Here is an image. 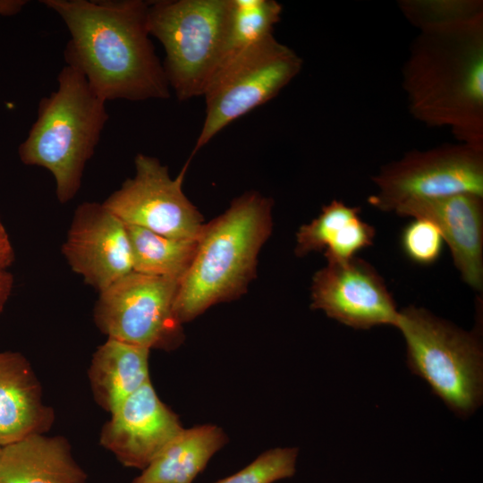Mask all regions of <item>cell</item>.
I'll use <instances>...</instances> for the list:
<instances>
[{"instance_id": "cell-26", "label": "cell", "mask_w": 483, "mask_h": 483, "mask_svg": "<svg viewBox=\"0 0 483 483\" xmlns=\"http://www.w3.org/2000/svg\"><path fill=\"white\" fill-rule=\"evenodd\" d=\"M13 286V275L6 269H0V313L11 295Z\"/></svg>"}, {"instance_id": "cell-12", "label": "cell", "mask_w": 483, "mask_h": 483, "mask_svg": "<svg viewBox=\"0 0 483 483\" xmlns=\"http://www.w3.org/2000/svg\"><path fill=\"white\" fill-rule=\"evenodd\" d=\"M62 252L72 269L98 292L133 271L126 225L103 203L78 206Z\"/></svg>"}, {"instance_id": "cell-17", "label": "cell", "mask_w": 483, "mask_h": 483, "mask_svg": "<svg viewBox=\"0 0 483 483\" xmlns=\"http://www.w3.org/2000/svg\"><path fill=\"white\" fill-rule=\"evenodd\" d=\"M360 208L334 199L322 207L318 217L296 233L295 254L324 250L327 261H344L373 244L375 228L360 216Z\"/></svg>"}, {"instance_id": "cell-5", "label": "cell", "mask_w": 483, "mask_h": 483, "mask_svg": "<svg viewBox=\"0 0 483 483\" xmlns=\"http://www.w3.org/2000/svg\"><path fill=\"white\" fill-rule=\"evenodd\" d=\"M411 373L457 416L465 419L480 406L483 396V351L479 335L442 319L424 308L399 311Z\"/></svg>"}, {"instance_id": "cell-6", "label": "cell", "mask_w": 483, "mask_h": 483, "mask_svg": "<svg viewBox=\"0 0 483 483\" xmlns=\"http://www.w3.org/2000/svg\"><path fill=\"white\" fill-rule=\"evenodd\" d=\"M229 0L149 1V35L163 45V64L176 97L202 96L224 55Z\"/></svg>"}, {"instance_id": "cell-20", "label": "cell", "mask_w": 483, "mask_h": 483, "mask_svg": "<svg viewBox=\"0 0 483 483\" xmlns=\"http://www.w3.org/2000/svg\"><path fill=\"white\" fill-rule=\"evenodd\" d=\"M133 271L181 280L193 259L198 240L164 236L148 229L125 225Z\"/></svg>"}, {"instance_id": "cell-13", "label": "cell", "mask_w": 483, "mask_h": 483, "mask_svg": "<svg viewBox=\"0 0 483 483\" xmlns=\"http://www.w3.org/2000/svg\"><path fill=\"white\" fill-rule=\"evenodd\" d=\"M110 414L100 433V445L123 466L140 470L183 428L150 380Z\"/></svg>"}, {"instance_id": "cell-1", "label": "cell", "mask_w": 483, "mask_h": 483, "mask_svg": "<svg viewBox=\"0 0 483 483\" xmlns=\"http://www.w3.org/2000/svg\"><path fill=\"white\" fill-rule=\"evenodd\" d=\"M70 33L64 55L104 101L165 99L170 87L148 26L149 1L42 0Z\"/></svg>"}, {"instance_id": "cell-19", "label": "cell", "mask_w": 483, "mask_h": 483, "mask_svg": "<svg viewBox=\"0 0 483 483\" xmlns=\"http://www.w3.org/2000/svg\"><path fill=\"white\" fill-rule=\"evenodd\" d=\"M226 443L213 424L182 428L131 483H192Z\"/></svg>"}, {"instance_id": "cell-24", "label": "cell", "mask_w": 483, "mask_h": 483, "mask_svg": "<svg viewBox=\"0 0 483 483\" xmlns=\"http://www.w3.org/2000/svg\"><path fill=\"white\" fill-rule=\"evenodd\" d=\"M444 239L438 227L426 218H414L403 229L401 244L404 253L414 263L430 265L441 255Z\"/></svg>"}, {"instance_id": "cell-27", "label": "cell", "mask_w": 483, "mask_h": 483, "mask_svg": "<svg viewBox=\"0 0 483 483\" xmlns=\"http://www.w3.org/2000/svg\"><path fill=\"white\" fill-rule=\"evenodd\" d=\"M27 3L25 0H0V18L19 13Z\"/></svg>"}, {"instance_id": "cell-4", "label": "cell", "mask_w": 483, "mask_h": 483, "mask_svg": "<svg viewBox=\"0 0 483 483\" xmlns=\"http://www.w3.org/2000/svg\"><path fill=\"white\" fill-rule=\"evenodd\" d=\"M57 82V89L39 101L37 119L18 155L24 165L48 170L59 202L66 203L80 188L85 165L109 116L106 101L77 70L65 65Z\"/></svg>"}, {"instance_id": "cell-18", "label": "cell", "mask_w": 483, "mask_h": 483, "mask_svg": "<svg viewBox=\"0 0 483 483\" xmlns=\"http://www.w3.org/2000/svg\"><path fill=\"white\" fill-rule=\"evenodd\" d=\"M150 350L113 338L93 354L89 380L96 402L111 413L150 380Z\"/></svg>"}, {"instance_id": "cell-9", "label": "cell", "mask_w": 483, "mask_h": 483, "mask_svg": "<svg viewBox=\"0 0 483 483\" xmlns=\"http://www.w3.org/2000/svg\"><path fill=\"white\" fill-rule=\"evenodd\" d=\"M179 279L132 271L99 292L94 309L107 338L151 349L172 351L184 341L174 311Z\"/></svg>"}, {"instance_id": "cell-25", "label": "cell", "mask_w": 483, "mask_h": 483, "mask_svg": "<svg viewBox=\"0 0 483 483\" xmlns=\"http://www.w3.org/2000/svg\"><path fill=\"white\" fill-rule=\"evenodd\" d=\"M14 260L13 248L8 233L0 218V269H6Z\"/></svg>"}, {"instance_id": "cell-10", "label": "cell", "mask_w": 483, "mask_h": 483, "mask_svg": "<svg viewBox=\"0 0 483 483\" xmlns=\"http://www.w3.org/2000/svg\"><path fill=\"white\" fill-rule=\"evenodd\" d=\"M189 163L172 178L157 158L140 153L134 159V177L124 181L103 205L125 225L174 239L198 240L203 217L182 191Z\"/></svg>"}, {"instance_id": "cell-16", "label": "cell", "mask_w": 483, "mask_h": 483, "mask_svg": "<svg viewBox=\"0 0 483 483\" xmlns=\"http://www.w3.org/2000/svg\"><path fill=\"white\" fill-rule=\"evenodd\" d=\"M87 474L61 436L30 434L2 447L0 483H86Z\"/></svg>"}, {"instance_id": "cell-14", "label": "cell", "mask_w": 483, "mask_h": 483, "mask_svg": "<svg viewBox=\"0 0 483 483\" xmlns=\"http://www.w3.org/2000/svg\"><path fill=\"white\" fill-rule=\"evenodd\" d=\"M394 213L426 218L440 230L462 280L471 288L483 286V197L472 193L408 202Z\"/></svg>"}, {"instance_id": "cell-8", "label": "cell", "mask_w": 483, "mask_h": 483, "mask_svg": "<svg viewBox=\"0 0 483 483\" xmlns=\"http://www.w3.org/2000/svg\"><path fill=\"white\" fill-rule=\"evenodd\" d=\"M372 181L377 191L369 203L384 212L460 193L483 197V148L459 142L413 149L383 165Z\"/></svg>"}, {"instance_id": "cell-21", "label": "cell", "mask_w": 483, "mask_h": 483, "mask_svg": "<svg viewBox=\"0 0 483 483\" xmlns=\"http://www.w3.org/2000/svg\"><path fill=\"white\" fill-rule=\"evenodd\" d=\"M282 12V5L275 0H229L226 37L220 65L273 36L274 27L279 22Z\"/></svg>"}, {"instance_id": "cell-23", "label": "cell", "mask_w": 483, "mask_h": 483, "mask_svg": "<svg viewBox=\"0 0 483 483\" xmlns=\"http://www.w3.org/2000/svg\"><path fill=\"white\" fill-rule=\"evenodd\" d=\"M298 453L295 447L269 449L241 470L214 483H274L292 478Z\"/></svg>"}, {"instance_id": "cell-28", "label": "cell", "mask_w": 483, "mask_h": 483, "mask_svg": "<svg viewBox=\"0 0 483 483\" xmlns=\"http://www.w3.org/2000/svg\"><path fill=\"white\" fill-rule=\"evenodd\" d=\"M2 447H3V446L0 445V453H1V451H2Z\"/></svg>"}, {"instance_id": "cell-22", "label": "cell", "mask_w": 483, "mask_h": 483, "mask_svg": "<svg viewBox=\"0 0 483 483\" xmlns=\"http://www.w3.org/2000/svg\"><path fill=\"white\" fill-rule=\"evenodd\" d=\"M398 6L419 32L453 30L483 22L481 0H401Z\"/></svg>"}, {"instance_id": "cell-2", "label": "cell", "mask_w": 483, "mask_h": 483, "mask_svg": "<svg viewBox=\"0 0 483 483\" xmlns=\"http://www.w3.org/2000/svg\"><path fill=\"white\" fill-rule=\"evenodd\" d=\"M411 115L483 148V22L419 32L402 69Z\"/></svg>"}, {"instance_id": "cell-3", "label": "cell", "mask_w": 483, "mask_h": 483, "mask_svg": "<svg viewBox=\"0 0 483 483\" xmlns=\"http://www.w3.org/2000/svg\"><path fill=\"white\" fill-rule=\"evenodd\" d=\"M272 208L270 198L248 191L204 224L175 299L174 311L182 324L246 292L256 275L259 250L272 232Z\"/></svg>"}, {"instance_id": "cell-11", "label": "cell", "mask_w": 483, "mask_h": 483, "mask_svg": "<svg viewBox=\"0 0 483 483\" xmlns=\"http://www.w3.org/2000/svg\"><path fill=\"white\" fill-rule=\"evenodd\" d=\"M310 307L354 329L396 326L399 318L382 276L369 263L356 257L327 261L325 267L316 272Z\"/></svg>"}, {"instance_id": "cell-15", "label": "cell", "mask_w": 483, "mask_h": 483, "mask_svg": "<svg viewBox=\"0 0 483 483\" xmlns=\"http://www.w3.org/2000/svg\"><path fill=\"white\" fill-rule=\"evenodd\" d=\"M54 419L29 360L18 352H0V445L45 433Z\"/></svg>"}, {"instance_id": "cell-7", "label": "cell", "mask_w": 483, "mask_h": 483, "mask_svg": "<svg viewBox=\"0 0 483 483\" xmlns=\"http://www.w3.org/2000/svg\"><path fill=\"white\" fill-rule=\"evenodd\" d=\"M302 64L273 35L221 64L202 95L206 115L192 155L231 123L275 97Z\"/></svg>"}]
</instances>
